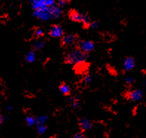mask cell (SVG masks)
<instances>
[{"instance_id": "7", "label": "cell", "mask_w": 146, "mask_h": 138, "mask_svg": "<svg viewBox=\"0 0 146 138\" xmlns=\"http://www.w3.org/2000/svg\"><path fill=\"white\" fill-rule=\"evenodd\" d=\"M136 66V59L132 57H127L123 61V68L125 71L133 70Z\"/></svg>"}, {"instance_id": "11", "label": "cell", "mask_w": 146, "mask_h": 138, "mask_svg": "<svg viewBox=\"0 0 146 138\" xmlns=\"http://www.w3.org/2000/svg\"><path fill=\"white\" fill-rule=\"evenodd\" d=\"M62 14L61 7L58 5H54L52 7V17L53 19L59 18Z\"/></svg>"}, {"instance_id": "23", "label": "cell", "mask_w": 146, "mask_h": 138, "mask_svg": "<svg viewBox=\"0 0 146 138\" xmlns=\"http://www.w3.org/2000/svg\"><path fill=\"white\" fill-rule=\"evenodd\" d=\"M69 0H59L58 1V6L59 7H63V6H65V5L67 4V2H68Z\"/></svg>"}, {"instance_id": "14", "label": "cell", "mask_w": 146, "mask_h": 138, "mask_svg": "<svg viewBox=\"0 0 146 138\" xmlns=\"http://www.w3.org/2000/svg\"><path fill=\"white\" fill-rule=\"evenodd\" d=\"M45 45L44 41L42 40H36L34 43H33V48L34 50H41L43 48Z\"/></svg>"}, {"instance_id": "9", "label": "cell", "mask_w": 146, "mask_h": 138, "mask_svg": "<svg viewBox=\"0 0 146 138\" xmlns=\"http://www.w3.org/2000/svg\"><path fill=\"white\" fill-rule=\"evenodd\" d=\"M76 42V37L74 34H68L63 37L62 43L64 45H72Z\"/></svg>"}, {"instance_id": "10", "label": "cell", "mask_w": 146, "mask_h": 138, "mask_svg": "<svg viewBox=\"0 0 146 138\" xmlns=\"http://www.w3.org/2000/svg\"><path fill=\"white\" fill-rule=\"evenodd\" d=\"M25 59L27 63H33L36 60V55L34 51H30L25 54Z\"/></svg>"}, {"instance_id": "6", "label": "cell", "mask_w": 146, "mask_h": 138, "mask_svg": "<svg viewBox=\"0 0 146 138\" xmlns=\"http://www.w3.org/2000/svg\"><path fill=\"white\" fill-rule=\"evenodd\" d=\"M63 28L61 25H54L50 28V31H49V35L54 38H59L63 36Z\"/></svg>"}, {"instance_id": "3", "label": "cell", "mask_w": 146, "mask_h": 138, "mask_svg": "<svg viewBox=\"0 0 146 138\" xmlns=\"http://www.w3.org/2000/svg\"><path fill=\"white\" fill-rule=\"evenodd\" d=\"M70 17L74 22H82L85 25H88L91 22L88 16H87L86 14H84V13H78L76 11H73L72 13H70Z\"/></svg>"}, {"instance_id": "5", "label": "cell", "mask_w": 146, "mask_h": 138, "mask_svg": "<svg viewBox=\"0 0 146 138\" xmlns=\"http://www.w3.org/2000/svg\"><path fill=\"white\" fill-rule=\"evenodd\" d=\"M143 97H144V91L139 89L130 91L128 94V99L132 102L141 101Z\"/></svg>"}, {"instance_id": "24", "label": "cell", "mask_w": 146, "mask_h": 138, "mask_svg": "<svg viewBox=\"0 0 146 138\" xmlns=\"http://www.w3.org/2000/svg\"><path fill=\"white\" fill-rule=\"evenodd\" d=\"M73 138H85V137L82 133H77L73 137Z\"/></svg>"}, {"instance_id": "2", "label": "cell", "mask_w": 146, "mask_h": 138, "mask_svg": "<svg viewBox=\"0 0 146 138\" xmlns=\"http://www.w3.org/2000/svg\"><path fill=\"white\" fill-rule=\"evenodd\" d=\"M52 7L53 6H51V7H42L40 9L36 10V11H34L33 15L37 19H39V20H49L50 19H53V17H52Z\"/></svg>"}, {"instance_id": "26", "label": "cell", "mask_w": 146, "mask_h": 138, "mask_svg": "<svg viewBox=\"0 0 146 138\" xmlns=\"http://www.w3.org/2000/svg\"><path fill=\"white\" fill-rule=\"evenodd\" d=\"M11 109H12V107H11V106L7 107V110H8V111H11Z\"/></svg>"}, {"instance_id": "21", "label": "cell", "mask_w": 146, "mask_h": 138, "mask_svg": "<svg viewBox=\"0 0 146 138\" xmlns=\"http://www.w3.org/2000/svg\"><path fill=\"white\" fill-rule=\"evenodd\" d=\"M34 34H35L36 37H41L42 36H43V34H44V31H43V30L41 29V28H37V29L35 30V31H34Z\"/></svg>"}, {"instance_id": "13", "label": "cell", "mask_w": 146, "mask_h": 138, "mask_svg": "<svg viewBox=\"0 0 146 138\" xmlns=\"http://www.w3.org/2000/svg\"><path fill=\"white\" fill-rule=\"evenodd\" d=\"M69 104L70 106L72 107L73 109H77L80 106V100L75 97H70L69 99Z\"/></svg>"}, {"instance_id": "25", "label": "cell", "mask_w": 146, "mask_h": 138, "mask_svg": "<svg viewBox=\"0 0 146 138\" xmlns=\"http://www.w3.org/2000/svg\"><path fill=\"white\" fill-rule=\"evenodd\" d=\"M3 121H4V117L0 115V125H2V123H3Z\"/></svg>"}, {"instance_id": "16", "label": "cell", "mask_w": 146, "mask_h": 138, "mask_svg": "<svg viewBox=\"0 0 146 138\" xmlns=\"http://www.w3.org/2000/svg\"><path fill=\"white\" fill-rule=\"evenodd\" d=\"M48 120V117L44 115H41V116L36 117V125L39 124H46L47 121Z\"/></svg>"}, {"instance_id": "4", "label": "cell", "mask_w": 146, "mask_h": 138, "mask_svg": "<svg viewBox=\"0 0 146 138\" xmlns=\"http://www.w3.org/2000/svg\"><path fill=\"white\" fill-rule=\"evenodd\" d=\"M78 48L84 53H88L94 50L95 45L92 41L82 40L78 43Z\"/></svg>"}, {"instance_id": "18", "label": "cell", "mask_w": 146, "mask_h": 138, "mask_svg": "<svg viewBox=\"0 0 146 138\" xmlns=\"http://www.w3.org/2000/svg\"><path fill=\"white\" fill-rule=\"evenodd\" d=\"M82 82H83V83L85 84V85H89L90 83L92 82V77H91V75L89 74H85V76H84L83 77V79H82Z\"/></svg>"}, {"instance_id": "15", "label": "cell", "mask_w": 146, "mask_h": 138, "mask_svg": "<svg viewBox=\"0 0 146 138\" xmlns=\"http://www.w3.org/2000/svg\"><path fill=\"white\" fill-rule=\"evenodd\" d=\"M36 125V131L39 135H43L46 132L47 129H48L46 124H39V125Z\"/></svg>"}, {"instance_id": "17", "label": "cell", "mask_w": 146, "mask_h": 138, "mask_svg": "<svg viewBox=\"0 0 146 138\" xmlns=\"http://www.w3.org/2000/svg\"><path fill=\"white\" fill-rule=\"evenodd\" d=\"M25 123L28 126L31 127L33 125H36V117H34L33 116L26 117Z\"/></svg>"}, {"instance_id": "1", "label": "cell", "mask_w": 146, "mask_h": 138, "mask_svg": "<svg viewBox=\"0 0 146 138\" xmlns=\"http://www.w3.org/2000/svg\"><path fill=\"white\" fill-rule=\"evenodd\" d=\"M87 57V53L82 52L79 48H76L71 50L67 53L65 57V62L70 65H80L83 63Z\"/></svg>"}, {"instance_id": "8", "label": "cell", "mask_w": 146, "mask_h": 138, "mask_svg": "<svg viewBox=\"0 0 146 138\" xmlns=\"http://www.w3.org/2000/svg\"><path fill=\"white\" fill-rule=\"evenodd\" d=\"M80 127L82 131H88L92 128L93 124L91 120H89L87 118H82L80 120Z\"/></svg>"}, {"instance_id": "19", "label": "cell", "mask_w": 146, "mask_h": 138, "mask_svg": "<svg viewBox=\"0 0 146 138\" xmlns=\"http://www.w3.org/2000/svg\"><path fill=\"white\" fill-rule=\"evenodd\" d=\"M44 7H51L55 5L54 0H41Z\"/></svg>"}, {"instance_id": "20", "label": "cell", "mask_w": 146, "mask_h": 138, "mask_svg": "<svg viewBox=\"0 0 146 138\" xmlns=\"http://www.w3.org/2000/svg\"><path fill=\"white\" fill-rule=\"evenodd\" d=\"M134 81H135L134 78L131 77V76H128V77H125V83L127 85H131V84H133V83H134Z\"/></svg>"}, {"instance_id": "22", "label": "cell", "mask_w": 146, "mask_h": 138, "mask_svg": "<svg viewBox=\"0 0 146 138\" xmlns=\"http://www.w3.org/2000/svg\"><path fill=\"white\" fill-rule=\"evenodd\" d=\"M99 24L97 22H90V24L88 25V27L91 29H95V28H98Z\"/></svg>"}, {"instance_id": "12", "label": "cell", "mask_w": 146, "mask_h": 138, "mask_svg": "<svg viewBox=\"0 0 146 138\" xmlns=\"http://www.w3.org/2000/svg\"><path fill=\"white\" fill-rule=\"evenodd\" d=\"M59 91L61 92L63 95H68L70 93V87L65 83H62L59 85Z\"/></svg>"}]
</instances>
